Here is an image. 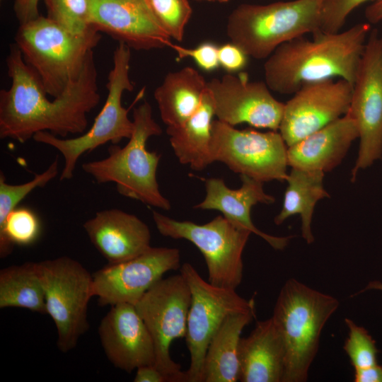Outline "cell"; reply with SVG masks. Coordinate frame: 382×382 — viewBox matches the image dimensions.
I'll return each instance as SVG.
<instances>
[{"mask_svg": "<svg viewBox=\"0 0 382 382\" xmlns=\"http://www.w3.org/2000/svg\"><path fill=\"white\" fill-rule=\"evenodd\" d=\"M8 89L0 91V138L21 144L39 132L64 138L82 134L88 125L87 114L100 102L98 73L93 52L79 77L53 100L37 74L23 60L16 43L10 45L6 59Z\"/></svg>", "mask_w": 382, "mask_h": 382, "instance_id": "cell-1", "label": "cell"}, {"mask_svg": "<svg viewBox=\"0 0 382 382\" xmlns=\"http://www.w3.org/2000/svg\"><path fill=\"white\" fill-rule=\"evenodd\" d=\"M368 22L337 33L320 30L308 39L299 37L278 47L264 64L265 82L283 95L303 84L342 79L354 86L369 35Z\"/></svg>", "mask_w": 382, "mask_h": 382, "instance_id": "cell-2", "label": "cell"}, {"mask_svg": "<svg viewBox=\"0 0 382 382\" xmlns=\"http://www.w3.org/2000/svg\"><path fill=\"white\" fill-rule=\"evenodd\" d=\"M132 121L133 131L125 146L112 144L106 158L86 162L82 168L98 183H114L121 195L168 210L170 203L161 193L156 178L161 154L146 149L149 138L162 133L149 102L134 109Z\"/></svg>", "mask_w": 382, "mask_h": 382, "instance_id": "cell-3", "label": "cell"}, {"mask_svg": "<svg viewBox=\"0 0 382 382\" xmlns=\"http://www.w3.org/2000/svg\"><path fill=\"white\" fill-rule=\"evenodd\" d=\"M338 307L336 298L295 279H288L283 285L272 316L284 347L282 382L307 380L322 330Z\"/></svg>", "mask_w": 382, "mask_h": 382, "instance_id": "cell-4", "label": "cell"}, {"mask_svg": "<svg viewBox=\"0 0 382 382\" xmlns=\"http://www.w3.org/2000/svg\"><path fill=\"white\" fill-rule=\"evenodd\" d=\"M100 39V32L93 27L83 34H73L40 15L20 24L15 43L47 95L57 98L79 77Z\"/></svg>", "mask_w": 382, "mask_h": 382, "instance_id": "cell-5", "label": "cell"}, {"mask_svg": "<svg viewBox=\"0 0 382 382\" xmlns=\"http://www.w3.org/2000/svg\"><path fill=\"white\" fill-rule=\"evenodd\" d=\"M325 1L241 4L228 18L227 35L248 57L266 59L282 44L321 30Z\"/></svg>", "mask_w": 382, "mask_h": 382, "instance_id": "cell-6", "label": "cell"}, {"mask_svg": "<svg viewBox=\"0 0 382 382\" xmlns=\"http://www.w3.org/2000/svg\"><path fill=\"white\" fill-rule=\"evenodd\" d=\"M131 48L119 42L113 54V67L108 77V96L102 109L87 132L75 138L63 139L48 132H39L33 139L50 146L62 155L64 163L59 180L73 178L80 156L108 142L118 144L129 139L133 131V121L128 117L129 110L122 106V97L125 91L134 89L129 78Z\"/></svg>", "mask_w": 382, "mask_h": 382, "instance_id": "cell-7", "label": "cell"}, {"mask_svg": "<svg viewBox=\"0 0 382 382\" xmlns=\"http://www.w3.org/2000/svg\"><path fill=\"white\" fill-rule=\"evenodd\" d=\"M158 232L166 237L185 239L203 255L212 284L236 289L243 279V252L252 233L224 216L204 224L178 221L153 212Z\"/></svg>", "mask_w": 382, "mask_h": 382, "instance_id": "cell-8", "label": "cell"}, {"mask_svg": "<svg viewBox=\"0 0 382 382\" xmlns=\"http://www.w3.org/2000/svg\"><path fill=\"white\" fill-rule=\"evenodd\" d=\"M44 286L47 314L57 331V345L64 353L73 349L89 328L88 305L93 274L68 256L37 262Z\"/></svg>", "mask_w": 382, "mask_h": 382, "instance_id": "cell-9", "label": "cell"}, {"mask_svg": "<svg viewBox=\"0 0 382 382\" xmlns=\"http://www.w3.org/2000/svg\"><path fill=\"white\" fill-rule=\"evenodd\" d=\"M191 291L180 273L162 278L135 303L152 337L156 354L154 366L168 382H186L185 371L171 358L170 347L185 337Z\"/></svg>", "mask_w": 382, "mask_h": 382, "instance_id": "cell-10", "label": "cell"}, {"mask_svg": "<svg viewBox=\"0 0 382 382\" xmlns=\"http://www.w3.org/2000/svg\"><path fill=\"white\" fill-rule=\"evenodd\" d=\"M287 145L280 132L237 129L219 120L212 124L213 161L257 180H286Z\"/></svg>", "mask_w": 382, "mask_h": 382, "instance_id": "cell-11", "label": "cell"}, {"mask_svg": "<svg viewBox=\"0 0 382 382\" xmlns=\"http://www.w3.org/2000/svg\"><path fill=\"white\" fill-rule=\"evenodd\" d=\"M180 273L191 291L185 335L190 353V366L185 371L186 382H202L206 352L215 332L229 315L255 310V302L241 297L234 289L205 281L188 262L181 266Z\"/></svg>", "mask_w": 382, "mask_h": 382, "instance_id": "cell-12", "label": "cell"}, {"mask_svg": "<svg viewBox=\"0 0 382 382\" xmlns=\"http://www.w3.org/2000/svg\"><path fill=\"white\" fill-rule=\"evenodd\" d=\"M359 131L358 156L351 181L359 170L382 158V33L371 29L353 86L347 112Z\"/></svg>", "mask_w": 382, "mask_h": 382, "instance_id": "cell-13", "label": "cell"}, {"mask_svg": "<svg viewBox=\"0 0 382 382\" xmlns=\"http://www.w3.org/2000/svg\"><path fill=\"white\" fill-rule=\"evenodd\" d=\"M180 267L175 248L151 247L127 261L108 264L93 274V293L98 303H135L165 273Z\"/></svg>", "mask_w": 382, "mask_h": 382, "instance_id": "cell-14", "label": "cell"}, {"mask_svg": "<svg viewBox=\"0 0 382 382\" xmlns=\"http://www.w3.org/2000/svg\"><path fill=\"white\" fill-rule=\"evenodd\" d=\"M353 85L342 79L303 84L284 103L279 132L287 146L345 115Z\"/></svg>", "mask_w": 382, "mask_h": 382, "instance_id": "cell-15", "label": "cell"}, {"mask_svg": "<svg viewBox=\"0 0 382 382\" xmlns=\"http://www.w3.org/2000/svg\"><path fill=\"white\" fill-rule=\"evenodd\" d=\"M219 121L231 126L246 123L277 131L284 103L271 93L265 82L250 81L246 73L228 74L207 83Z\"/></svg>", "mask_w": 382, "mask_h": 382, "instance_id": "cell-16", "label": "cell"}, {"mask_svg": "<svg viewBox=\"0 0 382 382\" xmlns=\"http://www.w3.org/2000/svg\"><path fill=\"white\" fill-rule=\"evenodd\" d=\"M90 24L136 50L172 44L148 0H90Z\"/></svg>", "mask_w": 382, "mask_h": 382, "instance_id": "cell-17", "label": "cell"}, {"mask_svg": "<svg viewBox=\"0 0 382 382\" xmlns=\"http://www.w3.org/2000/svg\"><path fill=\"white\" fill-rule=\"evenodd\" d=\"M98 335L107 358L116 368L130 373L154 365V341L134 305L111 306L100 323Z\"/></svg>", "mask_w": 382, "mask_h": 382, "instance_id": "cell-18", "label": "cell"}, {"mask_svg": "<svg viewBox=\"0 0 382 382\" xmlns=\"http://www.w3.org/2000/svg\"><path fill=\"white\" fill-rule=\"evenodd\" d=\"M83 227L93 245L109 264L129 260L151 247L148 226L134 214L119 209L96 212Z\"/></svg>", "mask_w": 382, "mask_h": 382, "instance_id": "cell-19", "label": "cell"}, {"mask_svg": "<svg viewBox=\"0 0 382 382\" xmlns=\"http://www.w3.org/2000/svg\"><path fill=\"white\" fill-rule=\"evenodd\" d=\"M240 178L242 185L236 190L228 188L221 178L207 179L205 197L195 208L218 210L228 220L264 239L274 249H284L292 236H274L266 233L254 225L250 217L254 205L272 204L274 197L265 192L262 182L245 175H240Z\"/></svg>", "mask_w": 382, "mask_h": 382, "instance_id": "cell-20", "label": "cell"}, {"mask_svg": "<svg viewBox=\"0 0 382 382\" xmlns=\"http://www.w3.org/2000/svg\"><path fill=\"white\" fill-rule=\"evenodd\" d=\"M357 139V126L347 113L288 146V165L303 170L330 171L341 163Z\"/></svg>", "mask_w": 382, "mask_h": 382, "instance_id": "cell-21", "label": "cell"}, {"mask_svg": "<svg viewBox=\"0 0 382 382\" xmlns=\"http://www.w3.org/2000/svg\"><path fill=\"white\" fill-rule=\"evenodd\" d=\"M241 382H282L285 353L281 336L272 318L257 322L238 347Z\"/></svg>", "mask_w": 382, "mask_h": 382, "instance_id": "cell-22", "label": "cell"}, {"mask_svg": "<svg viewBox=\"0 0 382 382\" xmlns=\"http://www.w3.org/2000/svg\"><path fill=\"white\" fill-rule=\"evenodd\" d=\"M207 83L204 76L190 66L166 74L154 96L161 118L167 127L178 126L196 112Z\"/></svg>", "mask_w": 382, "mask_h": 382, "instance_id": "cell-23", "label": "cell"}, {"mask_svg": "<svg viewBox=\"0 0 382 382\" xmlns=\"http://www.w3.org/2000/svg\"><path fill=\"white\" fill-rule=\"evenodd\" d=\"M214 116L213 101L206 88L202 103L194 115L178 126L167 127L170 145L182 164L202 170L214 162L211 151Z\"/></svg>", "mask_w": 382, "mask_h": 382, "instance_id": "cell-24", "label": "cell"}, {"mask_svg": "<svg viewBox=\"0 0 382 382\" xmlns=\"http://www.w3.org/2000/svg\"><path fill=\"white\" fill-rule=\"evenodd\" d=\"M255 317V310L229 315L209 344L202 371V382L239 381L238 347L243 328Z\"/></svg>", "mask_w": 382, "mask_h": 382, "instance_id": "cell-25", "label": "cell"}, {"mask_svg": "<svg viewBox=\"0 0 382 382\" xmlns=\"http://www.w3.org/2000/svg\"><path fill=\"white\" fill-rule=\"evenodd\" d=\"M324 173L291 168L282 209L274 219L276 225H280L289 217L299 214L302 237L308 244L314 241L311 223L315 206L319 200L330 197L323 185Z\"/></svg>", "mask_w": 382, "mask_h": 382, "instance_id": "cell-26", "label": "cell"}, {"mask_svg": "<svg viewBox=\"0 0 382 382\" xmlns=\"http://www.w3.org/2000/svg\"><path fill=\"white\" fill-rule=\"evenodd\" d=\"M17 307L46 314L45 296L37 262L0 270V308Z\"/></svg>", "mask_w": 382, "mask_h": 382, "instance_id": "cell-27", "label": "cell"}, {"mask_svg": "<svg viewBox=\"0 0 382 382\" xmlns=\"http://www.w3.org/2000/svg\"><path fill=\"white\" fill-rule=\"evenodd\" d=\"M40 231L37 216L28 208L16 207L0 224V257L5 258L11 255L16 245L33 244Z\"/></svg>", "mask_w": 382, "mask_h": 382, "instance_id": "cell-28", "label": "cell"}, {"mask_svg": "<svg viewBox=\"0 0 382 382\" xmlns=\"http://www.w3.org/2000/svg\"><path fill=\"white\" fill-rule=\"evenodd\" d=\"M59 173L57 157L43 172L35 174L34 178L22 184L7 183L2 171L0 172V224L18 204L36 188L44 187L57 177Z\"/></svg>", "mask_w": 382, "mask_h": 382, "instance_id": "cell-29", "label": "cell"}, {"mask_svg": "<svg viewBox=\"0 0 382 382\" xmlns=\"http://www.w3.org/2000/svg\"><path fill=\"white\" fill-rule=\"evenodd\" d=\"M50 19L73 34H83L90 24V0H44Z\"/></svg>", "mask_w": 382, "mask_h": 382, "instance_id": "cell-30", "label": "cell"}, {"mask_svg": "<svg viewBox=\"0 0 382 382\" xmlns=\"http://www.w3.org/2000/svg\"><path fill=\"white\" fill-rule=\"evenodd\" d=\"M161 25L171 38L182 41L192 10L188 0H148Z\"/></svg>", "mask_w": 382, "mask_h": 382, "instance_id": "cell-31", "label": "cell"}, {"mask_svg": "<svg viewBox=\"0 0 382 382\" xmlns=\"http://www.w3.org/2000/svg\"><path fill=\"white\" fill-rule=\"evenodd\" d=\"M348 336L343 348L354 369L368 367L377 363L378 350L369 332L349 318L345 320Z\"/></svg>", "mask_w": 382, "mask_h": 382, "instance_id": "cell-32", "label": "cell"}, {"mask_svg": "<svg viewBox=\"0 0 382 382\" xmlns=\"http://www.w3.org/2000/svg\"><path fill=\"white\" fill-rule=\"evenodd\" d=\"M378 0H325L321 17L320 29L326 33L341 30L349 14L360 5Z\"/></svg>", "mask_w": 382, "mask_h": 382, "instance_id": "cell-33", "label": "cell"}, {"mask_svg": "<svg viewBox=\"0 0 382 382\" xmlns=\"http://www.w3.org/2000/svg\"><path fill=\"white\" fill-rule=\"evenodd\" d=\"M178 54V58H192L199 67L207 71L215 70L219 66V47L209 42H203L194 48L171 44L170 46Z\"/></svg>", "mask_w": 382, "mask_h": 382, "instance_id": "cell-34", "label": "cell"}, {"mask_svg": "<svg viewBox=\"0 0 382 382\" xmlns=\"http://www.w3.org/2000/svg\"><path fill=\"white\" fill-rule=\"evenodd\" d=\"M218 58L219 66L225 70L237 72L245 67L248 56L241 48L231 42L219 47Z\"/></svg>", "mask_w": 382, "mask_h": 382, "instance_id": "cell-35", "label": "cell"}, {"mask_svg": "<svg viewBox=\"0 0 382 382\" xmlns=\"http://www.w3.org/2000/svg\"><path fill=\"white\" fill-rule=\"evenodd\" d=\"M40 0H15L13 10L20 24L27 23L40 16Z\"/></svg>", "mask_w": 382, "mask_h": 382, "instance_id": "cell-36", "label": "cell"}, {"mask_svg": "<svg viewBox=\"0 0 382 382\" xmlns=\"http://www.w3.org/2000/svg\"><path fill=\"white\" fill-rule=\"evenodd\" d=\"M134 382H168L167 377L154 365H144L137 369Z\"/></svg>", "mask_w": 382, "mask_h": 382, "instance_id": "cell-37", "label": "cell"}, {"mask_svg": "<svg viewBox=\"0 0 382 382\" xmlns=\"http://www.w3.org/2000/svg\"><path fill=\"white\" fill-rule=\"evenodd\" d=\"M355 382H382V366L376 364L368 367L354 369Z\"/></svg>", "mask_w": 382, "mask_h": 382, "instance_id": "cell-38", "label": "cell"}, {"mask_svg": "<svg viewBox=\"0 0 382 382\" xmlns=\"http://www.w3.org/2000/svg\"><path fill=\"white\" fill-rule=\"evenodd\" d=\"M365 18L370 24L382 21V0L372 2L365 10Z\"/></svg>", "mask_w": 382, "mask_h": 382, "instance_id": "cell-39", "label": "cell"}, {"mask_svg": "<svg viewBox=\"0 0 382 382\" xmlns=\"http://www.w3.org/2000/svg\"><path fill=\"white\" fill-rule=\"evenodd\" d=\"M370 289L382 291V282L380 281L371 282L367 284L366 287L362 291Z\"/></svg>", "mask_w": 382, "mask_h": 382, "instance_id": "cell-40", "label": "cell"}, {"mask_svg": "<svg viewBox=\"0 0 382 382\" xmlns=\"http://www.w3.org/2000/svg\"><path fill=\"white\" fill-rule=\"evenodd\" d=\"M197 1H209V2L226 3L230 0H197Z\"/></svg>", "mask_w": 382, "mask_h": 382, "instance_id": "cell-41", "label": "cell"}]
</instances>
